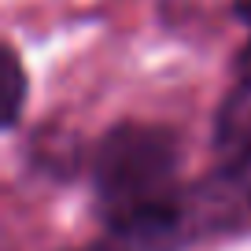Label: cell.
I'll return each mask as SVG.
<instances>
[{
	"label": "cell",
	"instance_id": "3",
	"mask_svg": "<svg viewBox=\"0 0 251 251\" xmlns=\"http://www.w3.org/2000/svg\"><path fill=\"white\" fill-rule=\"evenodd\" d=\"M23 89H26L23 67H19L15 52H8V89H4V122H8V126H15V118H19V107H23Z\"/></svg>",
	"mask_w": 251,
	"mask_h": 251
},
{
	"label": "cell",
	"instance_id": "2",
	"mask_svg": "<svg viewBox=\"0 0 251 251\" xmlns=\"http://www.w3.org/2000/svg\"><path fill=\"white\" fill-rule=\"evenodd\" d=\"M214 148L222 155V166L251 170V81L248 78L222 103L218 122H214Z\"/></svg>",
	"mask_w": 251,
	"mask_h": 251
},
{
	"label": "cell",
	"instance_id": "1",
	"mask_svg": "<svg viewBox=\"0 0 251 251\" xmlns=\"http://www.w3.org/2000/svg\"><path fill=\"white\" fill-rule=\"evenodd\" d=\"M244 174L248 170L222 166L218 174L196 181L192 188H181V214H185L188 236L233 229L236 222H244L251 207V185Z\"/></svg>",
	"mask_w": 251,
	"mask_h": 251
},
{
	"label": "cell",
	"instance_id": "4",
	"mask_svg": "<svg viewBox=\"0 0 251 251\" xmlns=\"http://www.w3.org/2000/svg\"><path fill=\"white\" fill-rule=\"evenodd\" d=\"M240 15L251 23V0H240ZM240 78H248V81H251V45L244 48V55H240Z\"/></svg>",
	"mask_w": 251,
	"mask_h": 251
}]
</instances>
